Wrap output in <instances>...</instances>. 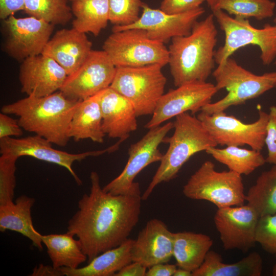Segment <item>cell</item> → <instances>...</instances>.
Masks as SVG:
<instances>
[{
    "mask_svg": "<svg viewBox=\"0 0 276 276\" xmlns=\"http://www.w3.org/2000/svg\"><path fill=\"white\" fill-rule=\"evenodd\" d=\"M89 194L82 195L67 231L80 243L88 262L127 240L139 222L141 193L113 195L103 190L98 173L90 175Z\"/></svg>",
    "mask_w": 276,
    "mask_h": 276,
    "instance_id": "1",
    "label": "cell"
},
{
    "mask_svg": "<svg viewBox=\"0 0 276 276\" xmlns=\"http://www.w3.org/2000/svg\"><path fill=\"white\" fill-rule=\"evenodd\" d=\"M213 14L197 21L190 34L173 38L168 64L176 87L206 81L215 66L218 32Z\"/></svg>",
    "mask_w": 276,
    "mask_h": 276,
    "instance_id": "2",
    "label": "cell"
},
{
    "mask_svg": "<svg viewBox=\"0 0 276 276\" xmlns=\"http://www.w3.org/2000/svg\"><path fill=\"white\" fill-rule=\"evenodd\" d=\"M79 101L68 99L59 90L41 97L27 96L3 105L1 111L17 116L24 130L65 147L71 139L70 123Z\"/></svg>",
    "mask_w": 276,
    "mask_h": 276,
    "instance_id": "3",
    "label": "cell"
},
{
    "mask_svg": "<svg viewBox=\"0 0 276 276\" xmlns=\"http://www.w3.org/2000/svg\"><path fill=\"white\" fill-rule=\"evenodd\" d=\"M173 128V135L164 140L169 144L168 149L142 195V200H146L158 185L174 179L192 156L218 146L198 118L188 112L175 117Z\"/></svg>",
    "mask_w": 276,
    "mask_h": 276,
    "instance_id": "4",
    "label": "cell"
},
{
    "mask_svg": "<svg viewBox=\"0 0 276 276\" xmlns=\"http://www.w3.org/2000/svg\"><path fill=\"white\" fill-rule=\"evenodd\" d=\"M212 75L218 91L225 88L227 94L221 99L211 102L202 108L200 111L209 114L244 104L275 87L276 85V72L255 75L231 57L218 64Z\"/></svg>",
    "mask_w": 276,
    "mask_h": 276,
    "instance_id": "5",
    "label": "cell"
},
{
    "mask_svg": "<svg viewBox=\"0 0 276 276\" xmlns=\"http://www.w3.org/2000/svg\"><path fill=\"white\" fill-rule=\"evenodd\" d=\"M191 199L211 202L218 209L244 204L246 201L241 175L234 171H218L210 160L203 162L183 187Z\"/></svg>",
    "mask_w": 276,
    "mask_h": 276,
    "instance_id": "6",
    "label": "cell"
},
{
    "mask_svg": "<svg viewBox=\"0 0 276 276\" xmlns=\"http://www.w3.org/2000/svg\"><path fill=\"white\" fill-rule=\"evenodd\" d=\"M220 28L225 34L224 44L215 53V63L220 64L239 49L255 45L261 50L260 58L264 65H269L276 57V25L266 24L257 29L247 18L231 17L221 10L212 11Z\"/></svg>",
    "mask_w": 276,
    "mask_h": 276,
    "instance_id": "7",
    "label": "cell"
},
{
    "mask_svg": "<svg viewBox=\"0 0 276 276\" xmlns=\"http://www.w3.org/2000/svg\"><path fill=\"white\" fill-rule=\"evenodd\" d=\"M163 67L153 64L117 67L110 87L132 103L137 117L152 114L167 83Z\"/></svg>",
    "mask_w": 276,
    "mask_h": 276,
    "instance_id": "8",
    "label": "cell"
},
{
    "mask_svg": "<svg viewBox=\"0 0 276 276\" xmlns=\"http://www.w3.org/2000/svg\"><path fill=\"white\" fill-rule=\"evenodd\" d=\"M116 67L168 64L169 51L164 43L150 38L147 32L129 29L112 32L103 45Z\"/></svg>",
    "mask_w": 276,
    "mask_h": 276,
    "instance_id": "9",
    "label": "cell"
},
{
    "mask_svg": "<svg viewBox=\"0 0 276 276\" xmlns=\"http://www.w3.org/2000/svg\"><path fill=\"white\" fill-rule=\"evenodd\" d=\"M197 117L217 145L249 146L261 151L265 146L268 113L259 109L258 119L251 123H245L224 111L206 114L201 111Z\"/></svg>",
    "mask_w": 276,
    "mask_h": 276,
    "instance_id": "10",
    "label": "cell"
},
{
    "mask_svg": "<svg viewBox=\"0 0 276 276\" xmlns=\"http://www.w3.org/2000/svg\"><path fill=\"white\" fill-rule=\"evenodd\" d=\"M173 128V122L149 129L138 142L130 145L129 157L122 172L103 189L113 195L141 193L140 185L135 182L137 174L152 163L160 162L163 156L158 146L169 131Z\"/></svg>",
    "mask_w": 276,
    "mask_h": 276,
    "instance_id": "11",
    "label": "cell"
},
{
    "mask_svg": "<svg viewBox=\"0 0 276 276\" xmlns=\"http://www.w3.org/2000/svg\"><path fill=\"white\" fill-rule=\"evenodd\" d=\"M123 142V140L119 139L113 145L102 150L71 153L54 149L51 142L36 134L22 138L7 137L0 139V153L12 155L18 158L23 156H31L62 166L68 171L77 185H81V180L73 169V163L81 162L88 157L113 152L119 149Z\"/></svg>",
    "mask_w": 276,
    "mask_h": 276,
    "instance_id": "12",
    "label": "cell"
},
{
    "mask_svg": "<svg viewBox=\"0 0 276 276\" xmlns=\"http://www.w3.org/2000/svg\"><path fill=\"white\" fill-rule=\"evenodd\" d=\"M116 70L104 51L92 50L81 65L67 76L59 90L71 100L86 99L110 87Z\"/></svg>",
    "mask_w": 276,
    "mask_h": 276,
    "instance_id": "13",
    "label": "cell"
},
{
    "mask_svg": "<svg viewBox=\"0 0 276 276\" xmlns=\"http://www.w3.org/2000/svg\"><path fill=\"white\" fill-rule=\"evenodd\" d=\"M175 89H170L159 99L152 114L145 125L151 129L185 112L194 114L211 103L213 97L218 91L215 84L206 81L186 83Z\"/></svg>",
    "mask_w": 276,
    "mask_h": 276,
    "instance_id": "14",
    "label": "cell"
},
{
    "mask_svg": "<svg viewBox=\"0 0 276 276\" xmlns=\"http://www.w3.org/2000/svg\"><path fill=\"white\" fill-rule=\"evenodd\" d=\"M4 22L7 34L5 50L12 58L22 61L42 54L54 26L32 16L16 18L11 15Z\"/></svg>",
    "mask_w": 276,
    "mask_h": 276,
    "instance_id": "15",
    "label": "cell"
},
{
    "mask_svg": "<svg viewBox=\"0 0 276 276\" xmlns=\"http://www.w3.org/2000/svg\"><path fill=\"white\" fill-rule=\"evenodd\" d=\"M259 218L247 204L218 209L214 220L223 248L246 252L254 247Z\"/></svg>",
    "mask_w": 276,
    "mask_h": 276,
    "instance_id": "16",
    "label": "cell"
},
{
    "mask_svg": "<svg viewBox=\"0 0 276 276\" xmlns=\"http://www.w3.org/2000/svg\"><path fill=\"white\" fill-rule=\"evenodd\" d=\"M142 14L134 24L123 27L114 25L112 32L129 29L145 30L148 37L165 43L174 37L190 34L195 23L204 13L201 7L177 14H169L160 9H153L144 4Z\"/></svg>",
    "mask_w": 276,
    "mask_h": 276,
    "instance_id": "17",
    "label": "cell"
},
{
    "mask_svg": "<svg viewBox=\"0 0 276 276\" xmlns=\"http://www.w3.org/2000/svg\"><path fill=\"white\" fill-rule=\"evenodd\" d=\"M67 76L52 58L40 54L22 61L19 80L21 91L27 96L41 97L59 90Z\"/></svg>",
    "mask_w": 276,
    "mask_h": 276,
    "instance_id": "18",
    "label": "cell"
},
{
    "mask_svg": "<svg viewBox=\"0 0 276 276\" xmlns=\"http://www.w3.org/2000/svg\"><path fill=\"white\" fill-rule=\"evenodd\" d=\"M162 220H149L133 243L132 262L146 268L168 263L173 257V235Z\"/></svg>",
    "mask_w": 276,
    "mask_h": 276,
    "instance_id": "19",
    "label": "cell"
},
{
    "mask_svg": "<svg viewBox=\"0 0 276 276\" xmlns=\"http://www.w3.org/2000/svg\"><path fill=\"white\" fill-rule=\"evenodd\" d=\"M99 100L105 135L126 140L137 127L138 117L132 103L110 87L99 93Z\"/></svg>",
    "mask_w": 276,
    "mask_h": 276,
    "instance_id": "20",
    "label": "cell"
},
{
    "mask_svg": "<svg viewBox=\"0 0 276 276\" xmlns=\"http://www.w3.org/2000/svg\"><path fill=\"white\" fill-rule=\"evenodd\" d=\"M86 33L72 28L57 31L50 39L41 54L55 60L70 75L84 62L92 51Z\"/></svg>",
    "mask_w": 276,
    "mask_h": 276,
    "instance_id": "21",
    "label": "cell"
},
{
    "mask_svg": "<svg viewBox=\"0 0 276 276\" xmlns=\"http://www.w3.org/2000/svg\"><path fill=\"white\" fill-rule=\"evenodd\" d=\"M35 201L34 198L23 195L17 197L15 202L0 205V231L10 230L20 233L42 250L41 234L35 229L31 216Z\"/></svg>",
    "mask_w": 276,
    "mask_h": 276,
    "instance_id": "22",
    "label": "cell"
},
{
    "mask_svg": "<svg viewBox=\"0 0 276 276\" xmlns=\"http://www.w3.org/2000/svg\"><path fill=\"white\" fill-rule=\"evenodd\" d=\"M99 94L79 101L73 113L69 136L75 142L90 139L102 143L106 135L102 128V115Z\"/></svg>",
    "mask_w": 276,
    "mask_h": 276,
    "instance_id": "23",
    "label": "cell"
},
{
    "mask_svg": "<svg viewBox=\"0 0 276 276\" xmlns=\"http://www.w3.org/2000/svg\"><path fill=\"white\" fill-rule=\"evenodd\" d=\"M134 240L128 238L119 246L108 249L82 267L71 269L61 267L66 276H114L126 265L132 262L131 250Z\"/></svg>",
    "mask_w": 276,
    "mask_h": 276,
    "instance_id": "24",
    "label": "cell"
},
{
    "mask_svg": "<svg viewBox=\"0 0 276 276\" xmlns=\"http://www.w3.org/2000/svg\"><path fill=\"white\" fill-rule=\"evenodd\" d=\"M262 270V258L257 252L250 253L237 262L227 264L219 254L210 250L202 265L192 272V276H260Z\"/></svg>",
    "mask_w": 276,
    "mask_h": 276,
    "instance_id": "25",
    "label": "cell"
},
{
    "mask_svg": "<svg viewBox=\"0 0 276 276\" xmlns=\"http://www.w3.org/2000/svg\"><path fill=\"white\" fill-rule=\"evenodd\" d=\"M173 257L177 266L193 272L203 263L213 241L208 235L190 232L173 233Z\"/></svg>",
    "mask_w": 276,
    "mask_h": 276,
    "instance_id": "26",
    "label": "cell"
},
{
    "mask_svg": "<svg viewBox=\"0 0 276 276\" xmlns=\"http://www.w3.org/2000/svg\"><path fill=\"white\" fill-rule=\"evenodd\" d=\"M74 236L67 232L64 234L41 235L42 243L55 268L66 267L75 269L87 260L80 243Z\"/></svg>",
    "mask_w": 276,
    "mask_h": 276,
    "instance_id": "27",
    "label": "cell"
},
{
    "mask_svg": "<svg viewBox=\"0 0 276 276\" xmlns=\"http://www.w3.org/2000/svg\"><path fill=\"white\" fill-rule=\"evenodd\" d=\"M71 9L75 17L73 28L82 33L97 36L109 21L108 0H74Z\"/></svg>",
    "mask_w": 276,
    "mask_h": 276,
    "instance_id": "28",
    "label": "cell"
},
{
    "mask_svg": "<svg viewBox=\"0 0 276 276\" xmlns=\"http://www.w3.org/2000/svg\"><path fill=\"white\" fill-rule=\"evenodd\" d=\"M218 162L226 165L229 170L240 175H248L266 163L261 151L238 146H226L224 148L211 147L206 151Z\"/></svg>",
    "mask_w": 276,
    "mask_h": 276,
    "instance_id": "29",
    "label": "cell"
},
{
    "mask_svg": "<svg viewBox=\"0 0 276 276\" xmlns=\"http://www.w3.org/2000/svg\"><path fill=\"white\" fill-rule=\"evenodd\" d=\"M246 201L260 217L276 214V165L259 175L249 189Z\"/></svg>",
    "mask_w": 276,
    "mask_h": 276,
    "instance_id": "30",
    "label": "cell"
},
{
    "mask_svg": "<svg viewBox=\"0 0 276 276\" xmlns=\"http://www.w3.org/2000/svg\"><path fill=\"white\" fill-rule=\"evenodd\" d=\"M275 3L270 0H214L212 11L219 9L235 16L262 20L274 14Z\"/></svg>",
    "mask_w": 276,
    "mask_h": 276,
    "instance_id": "31",
    "label": "cell"
},
{
    "mask_svg": "<svg viewBox=\"0 0 276 276\" xmlns=\"http://www.w3.org/2000/svg\"><path fill=\"white\" fill-rule=\"evenodd\" d=\"M68 0H25V12L53 25H64L73 17Z\"/></svg>",
    "mask_w": 276,
    "mask_h": 276,
    "instance_id": "32",
    "label": "cell"
},
{
    "mask_svg": "<svg viewBox=\"0 0 276 276\" xmlns=\"http://www.w3.org/2000/svg\"><path fill=\"white\" fill-rule=\"evenodd\" d=\"M109 21L114 25L127 26L136 22L143 3L141 0H108Z\"/></svg>",
    "mask_w": 276,
    "mask_h": 276,
    "instance_id": "33",
    "label": "cell"
},
{
    "mask_svg": "<svg viewBox=\"0 0 276 276\" xmlns=\"http://www.w3.org/2000/svg\"><path fill=\"white\" fill-rule=\"evenodd\" d=\"M18 157L10 154L0 156V205L13 202L16 186V162Z\"/></svg>",
    "mask_w": 276,
    "mask_h": 276,
    "instance_id": "34",
    "label": "cell"
},
{
    "mask_svg": "<svg viewBox=\"0 0 276 276\" xmlns=\"http://www.w3.org/2000/svg\"><path fill=\"white\" fill-rule=\"evenodd\" d=\"M256 239L265 250L276 256V214L260 217Z\"/></svg>",
    "mask_w": 276,
    "mask_h": 276,
    "instance_id": "35",
    "label": "cell"
},
{
    "mask_svg": "<svg viewBox=\"0 0 276 276\" xmlns=\"http://www.w3.org/2000/svg\"><path fill=\"white\" fill-rule=\"evenodd\" d=\"M265 145L267 149L266 163L276 165V106H271L268 112Z\"/></svg>",
    "mask_w": 276,
    "mask_h": 276,
    "instance_id": "36",
    "label": "cell"
},
{
    "mask_svg": "<svg viewBox=\"0 0 276 276\" xmlns=\"http://www.w3.org/2000/svg\"><path fill=\"white\" fill-rule=\"evenodd\" d=\"M206 0H163L160 9L169 14L186 12L200 7Z\"/></svg>",
    "mask_w": 276,
    "mask_h": 276,
    "instance_id": "37",
    "label": "cell"
},
{
    "mask_svg": "<svg viewBox=\"0 0 276 276\" xmlns=\"http://www.w3.org/2000/svg\"><path fill=\"white\" fill-rule=\"evenodd\" d=\"M22 129L18 120L10 117L8 114L0 113V139L20 136L23 133Z\"/></svg>",
    "mask_w": 276,
    "mask_h": 276,
    "instance_id": "38",
    "label": "cell"
},
{
    "mask_svg": "<svg viewBox=\"0 0 276 276\" xmlns=\"http://www.w3.org/2000/svg\"><path fill=\"white\" fill-rule=\"evenodd\" d=\"M25 10V0H0V18L5 20L15 12Z\"/></svg>",
    "mask_w": 276,
    "mask_h": 276,
    "instance_id": "39",
    "label": "cell"
},
{
    "mask_svg": "<svg viewBox=\"0 0 276 276\" xmlns=\"http://www.w3.org/2000/svg\"><path fill=\"white\" fill-rule=\"evenodd\" d=\"M148 269L146 276H173L177 266L167 263H159Z\"/></svg>",
    "mask_w": 276,
    "mask_h": 276,
    "instance_id": "40",
    "label": "cell"
},
{
    "mask_svg": "<svg viewBox=\"0 0 276 276\" xmlns=\"http://www.w3.org/2000/svg\"><path fill=\"white\" fill-rule=\"evenodd\" d=\"M147 268L142 264L132 262L117 272L114 276H146Z\"/></svg>",
    "mask_w": 276,
    "mask_h": 276,
    "instance_id": "41",
    "label": "cell"
},
{
    "mask_svg": "<svg viewBox=\"0 0 276 276\" xmlns=\"http://www.w3.org/2000/svg\"><path fill=\"white\" fill-rule=\"evenodd\" d=\"M31 275L60 276L63 275L60 268H55L53 266L40 264L34 268Z\"/></svg>",
    "mask_w": 276,
    "mask_h": 276,
    "instance_id": "42",
    "label": "cell"
},
{
    "mask_svg": "<svg viewBox=\"0 0 276 276\" xmlns=\"http://www.w3.org/2000/svg\"><path fill=\"white\" fill-rule=\"evenodd\" d=\"M173 276H192V272L179 267L175 271Z\"/></svg>",
    "mask_w": 276,
    "mask_h": 276,
    "instance_id": "43",
    "label": "cell"
},
{
    "mask_svg": "<svg viewBox=\"0 0 276 276\" xmlns=\"http://www.w3.org/2000/svg\"><path fill=\"white\" fill-rule=\"evenodd\" d=\"M275 256V259H276V256ZM272 273L273 276H276V262L273 267Z\"/></svg>",
    "mask_w": 276,
    "mask_h": 276,
    "instance_id": "44",
    "label": "cell"
},
{
    "mask_svg": "<svg viewBox=\"0 0 276 276\" xmlns=\"http://www.w3.org/2000/svg\"><path fill=\"white\" fill-rule=\"evenodd\" d=\"M206 1L207 2L208 5L210 7L212 5L214 2V0H206Z\"/></svg>",
    "mask_w": 276,
    "mask_h": 276,
    "instance_id": "45",
    "label": "cell"
},
{
    "mask_svg": "<svg viewBox=\"0 0 276 276\" xmlns=\"http://www.w3.org/2000/svg\"><path fill=\"white\" fill-rule=\"evenodd\" d=\"M274 21L275 22V23L276 24V17H275L274 19ZM275 88H276V85L275 86Z\"/></svg>",
    "mask_w": 276,
    "mask_h": 276,
    "instance_id": "46",
    "label": "cell"
},
{
    "mask_svg": "<svg viewBox=\"0 0 276 276\" xmlns=\"http://www.w3.org/2000/svg\"><path fill=\"white\" fill-rule=\"evenodd\" d=\"M69 1L73 2L74 0H68Z\"/></svg>",
    "mask_w": 276,
    "mask_h": 276,
    "instance_id": "47",
    "label": "cell"
}]
</instances>
